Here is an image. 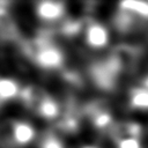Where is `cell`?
Returning <instances> with one entry per match:
<instances>
[{
    "mask_svg": "<svg viewBox=\"0 0 148 148\" xmlns=\"http://www.w3.org/2000/svg\"><path fill=\"white\" fill-rule=\"evenodd\" d=\"M21 90L17 83L12 79H0V102L8 101L20 95Z\"/></svg>",
    "mask_w": 148,
    "mask_h": 148,
    "instance_id": "10",
    "label": "cell"
},
{
    "mask_svg": "<svg viewBox=\"0 0 148 148\" xmlns=\"http://www.w3.org/2000/svg\"><path fill=\"white\" fill-rule=\"evenodd\" d=\"M116 143L117 148H142L140 139H125Z\"/></svg>",
    "mask_w": 148,
    "mask_h": 148,
    "instance_id": "12",
    "label": "cell"
},
{
    "mask_svg": "<svg viewBox=\"0 0 148 148\" xmlns=\"http://www.w3.org/2000/svg\"><path fill=\"white\" fill-rule=\"evenodd\" d=\"M40 148H64V146L56 135L49 134L40 141Z\"/></svg>",
    "mask_w": 148,
    "mask_h": 148,
    "instance_id": "11",
    "label": "cell"
},
{
    "mask_svg": "<svg viewBox=\"0 0 148 148\" xmlns=\"http://www.w3.org/2000/svg\"><path fill=\"white\" fill-rule=\"evenodd\" d=\"M120 9L130 12L131 14L140 17V18H146L148 20V2L146 1H123L119 3Z\"/></svg>",
    "mask_w": 148,
    "mask_h": 148,
    "instance_id": "8",
    "label": "cell"
},
{
    "mask_svg": "<svg viewBox=\"0 0 148 148\" xmlns=\"http://www.w3.org/2000/svg\"><path fill=\"white\" fill-rule=\"evenodd\" d=\"M139 57H140L139 47L128 44H120L116 46L110 54V58L120 69V72L131 69L136 64Z\"/></svg>",
    "mask_w": 148,
    "mask_h": 148,
    "instance_id": "1",
    "label": "cell"
},
{
    "mask_svg": "<svg viewBox=\"0 0 148 148\" xmlns=\"http://www.w3.org/2000/svg\"><path fill=\"white\" fill-rule=\"evenodd\" d=\"M130 105L135 110H148V90L143 87H135L130 91Z\"/></svg>",
    "mask_w": 148,
    "mask_h": 148,
    "instance_id": "7",
    "label": "cell"
},
{
    "mask_svg": "<svg viewBox=\"0 0 148 148\" xmlns=\"http://www.w3.org/2000/svg\"><path fill=\"white\" fill-rule=\"evenodd\" d=\"M142 126L136 121H118L114 123L109 130L112 139L118 142L125 139H141Z\"/></svg>",
    "mask_w": 148,
    "mask_h": 148,
    "instance_id": "2",
    "label": "cell"
},
{
    "mask_svg": "<svg viewBox=\"0 0 148 148\" xmlns=\"http://www.w3.org/2000/svg\"><path fill=\"white\" fill-rule=\"evenodd\" d=\"M86 42L95 49L104 47L109 42V32L106 28L97 22H90L86 28Z\"/></svg>",
    "mask_w": 148,
    "mask_h": 148,
    "instance_id": "4",
    "label": "cell"
},
{
    "mask_svg": "<svg viewBox=\"0 0 148 148\" xmlns=\"http://www.w3.org/2000/svg\"><path fill=\"white\" fill-rule=\"evenodd\" d=\"M35 138V128L25 123L12 120V141L13 146H24Z\"/></svg>",
    "mask_w": 148,
    "mask_h": 148,
    "instance_id": "5",
    "label": "cell"
},
{
    "mask_svg": "<svg viewBox=\"0 0 148 148\" xmlns=\"http://www.w3.org/2000/svg\"><path fill=\"white\" fill-rule=\"evenodd\" d=\"M83 148H96V147H92V146H87V147H83Z\"/></svg>",
    "mask_w": 148,
    "mask_h": 148,
    "instance_id": "14",
    "label": "cell"
},
{
    "mask_svg": "<svg viewBox=\"0 0 148 148\" xmlns=\"http://www.w3.org/2000/svg\"><path fill=\"white\" fill-rule=\"evenodd\" d=\"M39 18L45 21H56L65 13V3L60 1H40L36 8Z\"/></svg>",
    "mask_w": 148,
    "mask_h": 148,
    "instance_id": "6",
    "label": "cell"
},
{
    "mask_svg": "<svg viewBox=\"0 0 148 148\" xmlns=\"http://www.w3.org/2000/svg\"><path fill=\"white\" fill-rule=\"evenodd\" d=\"M59 111L60 109L58 103L50 96H47L36 110V112L45 119H54L59 114Z\"/></svg>",
    "mask_w": 148,
    "mask_h": 148,
    "instance_id": "9",
    "label": "cell"
},
{
    "mask_svg": "<svg viewBox=\"0 0 148 148\" xmlns=\"http://www.w3.org/2000/svg\"><path fill=\"white\" fill-rule=\"evenodd\" d=\"M87 113L90 117L94 126L98 130H110L113 125L112 114L102 102H95L88 105Z\"/></svg>",
    "mask_w": 148,
    "mask_h": 148,
    "instance_id": "3",
    "label": "cell"
},
{
    "mask_svg": "<svg viewBox=\"0 0 148 148\" xmlns=\"http://www.w3.org/2000/svg\"><path fill=\"white\" fill-rule=\"evenodd\" d=\"M142 87L148 90V74H147V75L143 77V80H142Z\"/></svg>",
    "mask_w": 148,
    "mask_h": 148,
    "instance_id": "13",
    "label": "cell"
}]
</instances>
